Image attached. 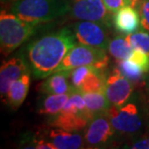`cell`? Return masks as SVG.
I'll return each instance as SVG.
<instances>
[{
    "label": "cell",
    "instance_id": "obj_1",
    "mask_svg": "<svg viewBox=\"0 0 149 149\" xmlns=\"http://www.w3.org/2000/svg\"><path fill=\"white\" fill-rule=\"evenodd\" d=\"M77 41L74 31L61 28L29 44L28 65L35 77L45 79L54 73Z\"/></svg>",
    "mask_w": 149,
    "mask_h": 149
},
{
    "label": "cell",
    "instance_id": "obj_2",
    "mask_svg": "<svg viewBox=\"0 0 149 149\" xmlns=\"http://www.w3.org/2000/svg\"><path fill=\"white\" fill-rule=\"evenodd\" d=\"M71 11L68 0H16L11 12L34 24L50 22Z\"/></svg>",
    "mask_w": 149,
    "mask_h": 149
},
{
    "label": "cell",
    "instance_id": "obj_3",
    "mask_svg": "<svg viewBox=\"0 0 149 149\" xmlns=\"http://www.w3.org/2000/svg\"><path fill=\"white\" fill-rule=\"evenodd\" d=\"M37 24L27 22L15 14L1 11L0 14V45L1 52L5 55L27 41L34 34Z\"/></svg>",
    "mask_w": 149,
    "mask_h": 149
},
{
    "label": "cell",
    "instance_id": "obj_4",
    "mask_svg": "<svg viewBox=\"0 0 149 149\" xmlns=\"http://www.w3.org/2000/svg\"><path fill=\"white\" fill-rule=\"evenodd\" d=\"M108 63L109 57L105 49L89 47L77 42L69 50L55 72L70 71L82 66H92L98 69H105Z\"/></svg>",
    "mask_w": 149,
    "mask_h": 149
},
{
    "label": "cell",
    "instance_id": "obj_5",
    "mask_svg": "<svg viewBox=\"0 0 149 149\" xmlns=\"http://www.w3.org/2000/svg\"><path fill=\"white\" fill-rule=\"evenodd\" d=\"M106 114L114 130L121 134H136L142 126L141 113L134 103L124 104L121 107L111 106Z\"/></svg>",
    "mask_w": 149,
    "mask_h": 149
},
{
    "label": "cell",
    "instance_id": "obj_6",
    "mask_svg": "<svg viewBox=\"0 0 149 149\" xmlns=\"http://www.w3.org/2000/svg\"><path fill=\"white\" fill-rule=\"evenodd\" d=\"M74 33L79 43L107 49L109 39L107 33V24L89 20H80L74 25Z\"/></svg>",
    "mask_w": 149,
    "mask_h": 149
},
{
    "label": "cell",
    "instance_id": "obj_7",
    "mask_svg": "<svg viewBox=\"0 0 149 149\" xmlns=\"http://www.w3.org/2000/svg\"><path fill=\"white\" fill-rule=\"evenodd\" d=\"M71 14L77 20L101 22L109 24L111 13L103 0H73Z\"/></svg>",
    "mask_w": 149,
    "mask_h": 149
},
{
    "label": "cell",
    "instance_id": "obj_8",
    "mask_svg": "<svg viewBox=\"0 0 149 149\" xmlns=\"http://www.w3.org/2000/svg\"><path fill=\"white\" fill-rule=\"evenodd\" d=\"M115 133L106 113L94 116L89 121L84 132V142L89 147L105 145Z\"/></svg>",
    "mask_w": 149,
    "mask_h": 149
},
{
    "label": "cell",
    "instance_id": "obj_9",
    "mask_svg": "<svg viewBox=\"0 0 149 149\" xmlns=\"http://www.w3.org/2000/svg\"><path fill=\"white\" fill-rule=\"evenodd\" d=\"M133 92V82L123 76L116 68L107 77L105 93L111 106L121 107L126 104Z\"/></svg>",
    "mask_w": 149,
    "mask_h": 149
},
{
    "label": "cell",
    "instance_id": "obj_10",
    "mask_svg": "<svg viewBox=\"0 0 149 149\" xmlns=\"http://www.w3.org/2000/svg\"><path fill=\"white\" fill-rule=\"evenodd\" d=\"M30 72V67L22 56L4 61L0 68V93L1 97L6 96L11 84L26 73Z\"/></svg>",
    "mask_w": 149,
    "mask_h": 149
},
{
    "label": "cell",
    "instance_id": "obj_11",
    "mask_svg": "<svg viewBox=\"0 0 149 149\" xmlns=\"http://www.w3.org/2000/svg\"><path fill=\"white\" fill-rule=\"evenodd\" d=\"M112 15L113 25L120 33L128 35L139 30L141 25V17L135 7L125 6Z\"/></svg>",
    "mask_w": 149,
    "mask_h": 149
},
{
    "label": "cell",
    "instance_id": "obj_12",
    "mask_svg": "<svg viewBox=\"0 0 149 149\" xmlns=\"http://www.w3.org/2000/svg\"><path fill=\"white\" fill-rule=\"evenodd\" d=\"M91 118L84 113L59 112L50 120L52 127L60 128L68 132H79L85 129Z\"/></svg>",
    "mask_w": 149,
    "mask_h": 149
},
{
    "label": "cell",
    "instance_id": "obj_13",
    "mask_svg": "<svg viewBox=\"0 0 149 149\" xmlns=\"http://www.w3.org/2000/svg\"><path fill=\"white\" fill-rule=\"evenodd\" d=\"M70 71L54 72L40 85V91L44 94H66L74 90L69 83Z\"/></svg>",
    "mask_w": 149,
    "mask_h": 149
},
{
    "label": "cell",
    "instance_id": "obj_14",
    "mask_svg": "<svg viewBox=\"0 0 149 149\" xmlns=\"http://www.w3.org/2000/svg\"><path fill=\"white\" fill-rule=\"evenodd\" d=\"M47 139L55 149H77L85 144L84 136L77 132H68L56 127L49 131Z\"/></svg>",
    "mask_w": 149,
    "mask_h": 149
},
{
    "label": "cell",
    "instance_id": "obj_15",
    "mask_svg": "<svg viewBox=\"0 0 149 149\" xmlns=\"http://www.w3.org/2000/svg\"><path fill=\"white\" fill-rule=\"evenodd\" d=\"M29 86H30V72L24 74L19 79L12 83L8 93L6 94L7 97L6 102L12 109H17L22 106L27 96Z\"/></svg>",
    "mask_w": 149,
    "mask_h": 149
},
{
    "label": "cell",
    "instance_id": "obj_16",
    "mask_svg": "<svg viewBox=\"0 0 149 149\" xmlns=\"http://www.w3.org/2000/svg\"><path fill=\"white\" fill-rule=\"evenodd\" d=\"M84 99L86 111L91 119L96 115L107 113L111 107L105 91L80 92Z\"/></svg>",
    "mask_w": 149,
    "mask_h": 149
},
{
    "label": "cell",
    "instance_id": "obj_17",
    "mask_svg": "<svg viewBox=\"0 0 149 149\" xmlns=\"http://www.w3.org/2000/svg\"><path fill=\"white\" fill-rule=\"evenodd\" d=\"M103 69L92 67L90 71L83 77L77 91L92 92V91H105L107 77L102 72Z\"/></svg>",
    "mask_w": 149,
    "mask_h": 149
},
{
    "label": "cell",
    "instance_id": "obj_18",
    "mask_svg": "<svg viewBox=\"0 0 149 149\" xmlns=\"http://www.w3.org/2000/svg\"><path fill=\"white\" fill-rule=\"evenodd\" d=\"M71 93L66 94H47L39 105V112L41 114L54 116L63 109Z\"/></svg>",
    "mask_w": 149,
    "mask_h": 149
},
{
    "label": "cell",
    "instance_id": "obj_19",
    "mask_svg": "<svg viewBox=\"0 0 149 149\" xmlns=\"http://www.w3.org/2000/svg\"><path fill=\"white\" fill-rule=\"evenodd\" d=\"M109 52L114 57L116 60H125L129 59L133 52V47L125 37L117 36L116 38L109 41Z\"/></svg>",
    "mask_w": 149,
    "mask_h": 149
},
{
    "label": "cell",
    "instance_id": "obj_20",
    "mask_svg": "<svg viewBox=\"0 0 149 149\" xmlns=\"http://www.w3.org/2000/svg\"><path fill=\"white\" fill-rule=\"evenodd\" d=\"M117 69L123 76L129 79L132 82L138 81L139 79H141L142 74L145 73L141 67L129 59L117 60Z\"/></svg>",
    "mask_w": 149,
    "mask_h": 149
},
{
    "label": "cell",
    "instance_id": "obj_21",
    "mask_svg": "<svg viewBox=\"0 0 149 149\" xmlns=\"http://www.w3.org/2000/svg\"><path fill=\"white\" fill-rule=\"evenodd\" d=\"M127 41L129 42L134 49H139L149 55V33L145 30H138L134 33L126 35Z\"/></svg>",
    "mask_w": 149,
    "mask_h": 149
},
{
    "label": "cell",
    "instance_id": "obj_22",
    "mask_svg": "<svg viewBox=\"0 0 149 149\" xmlns=\"http://www.w3.org/2000/svg\"><path fill=\"white\" fill-rule=\"evenodd\" d=\"M129 60L141 67L145 73L149 71V55L147 53L141 52L139 49H134Z\"/></svg>",
    "mask_w": 149,
    "mask_h": 149
},
{
    "label": "cell",
    "instance_id": "obj_23",
    "mask_svg": "<svg viewBox=\"0 0 149 149\" xmlns=\"http://www.w3.org/2000/svg\"><path fill=\"white\" fill-rule=\"evenodd\" d=\"M141 26L149 33V0H142L139 6Z\"/></svg>",
    "mask_w": 149,
    "mask_h": 149
},
{
    "label": "cell",
    "instance_id": "obj_24",
    "mask_svg": "<svg viewBox=\"0 0 149 149\" xmlns=\"http://www.w3.org/2000/svg\"><path fill=\"white\" fill-rule=\"evenodd\" d=\"M103 2L111 14H114L125 6H132V0H103Z\"/></svg>",
    "mask_w": 149,
    "mask_h": 149
},
{
    "label": "cell",
    "instance_id": "obj_25",
    "mask_svg": "<svg viewBox=\"0 0 149 149\" xmlns=\"http://www.w3.org/2000/svg\"><path fill=\"white\" fill-rule=\"evenodd\" d=\"M127 147L132 148V149H149V138L133 142L130 146H127Z\"/></svg>",
    "mask_w": 149,
    "mask_h": 149
},
{
    "label": "cell",
    "instance_id": "obj_26",
    "mask_svg": "<svg viewBox=\"0 0 149 149\" xmlns=\"http://www.w3.org/2000/svg\"><path fill=\"white\" fill-rule=\"evenodd\" d=\"M34 148L38 149H55L54 145H53L49 141H46V139H40V141H36L34 142Z\"/></svg>",
    "mask_w": 149,
    "mask_h": 149
},
{
    "label": "cell",
    "instance_id": "obj_27",
    "mask_svg": "<svg viewBox=\"0 0 149 149\" xmlns=\"http://www.w3.org/2000/svg\"><path fill=\"white\" fill-rule=\"evenodd\" d=\"M139 1V0H132V6H133V7H136V6L138 5Z\"/></svg>",
    "mask_w": 149,
    "mask_h": 149
},
{
    "label": "cell",
    "instance_id": "obj_28",
    "mask_svg": "<svg viewBox=\"0 0 149 149\" xmlns=\"http://www.w3.org/2000/svg\"><path fill=\"white\" fill-rule=\"evenodd\" d=\"M147 93H148V100H149V80L147 82Z\"/></svg>",
    "mask_w": 149,
    "mask_h": 149
},
{
    "label": "cell",
    "instance_id": "obj_29",
    "mask_svg": "<svg viewBox=\"0 0 149 149\" xmlns=\"http://www.w3.org/2000/svg\"><path fill=\"white\" fill-rule=\"evenodd\" d=\"M2 1H3V0H2Z\"/></svg>",
    "mask_w": 149,
    "mask_h": 149
}]
</instances>
